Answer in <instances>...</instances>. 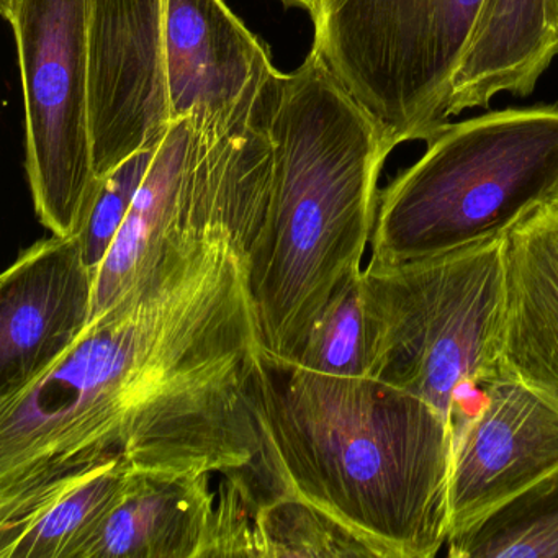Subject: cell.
Here are the masks:
<instances>
[{"label": "cell", "mask_w": 558, "mask_h": 558, "mask_svg": "<svg viewBox=\"0 0 558 558\" xmlns=\"http://www.w3.org/2000/svg\"><path fill=\"white\" fill-rule=\"evenodd\" d=\"M260 354L246 256L225 234H182L44 375L0 398V524L112 460L165 475L250 465Z\"/></svg>", "instance_id": "6da1fadb"}, {"label": "cell", "mask_w": 558, "mask_h": 558, "mask_svg": "<svg viewBox=\"0 0 558 558\" xmlns=\"http://www.w3.org/2000/svg\"><path fill=\"white\" fill-rule=\"evenodd\" d=\"M251 401L260 452L240 476L256 498L306 502L378 558H433L447 544L453 433L433 404L263 354Z\"/></svg>", "instance_id": "7a4b0ae2"}, {"label": "cell", "mask_w": 558, "mask_h": 558, "mask_svg": "<svg viewBox=\"0 0 558 558\" xmlns=\"http://www.w3.org/2000/svg\"><path fill=\"white\" fill-rule=\"evenodd\" d=\"M267 129L272 187L246 254L247 282L264 361L292 365L332 293L361 270L391 151L313 50L299 70L280 74Z\"/></svg>", "instance_id": "3957f363"}, {"label": "cell", "mask_w": 558, "mask_h": 558, "mask_svg": "<svg viewBox=\"0 0 558 558\" xmlns=\"http://www.w3.org/2000/svg\"><path fill=\"white\" fill-rule=\"evenodd\" d=\"M426 143L378 195L371 266L505 236L558 192V104L444 123Z\"/></svg>", "instance_id": "277c9868"}, {"label": "cell", "mask_w": 558, "mask_h": 558, "mask_svg": "<svg viewBox=\"0 0 558 558\" xmlns=\"http://www.w3.org/2000/svg\"><path fill=\"white\" fill-rule=\"evenodd\" d=\"M368 377L433 404L452 426L457 398L505 372V236L364 269Z\"/></svg>", "instance_id": "5b68a950"}, {"label": "cell", "mask_w": 558, "mask_h": 558, "mask_svg": "<svg viewBox=\"0 0 558 558\" xmlns=\"http://www.w3.org/2000/svg\"><path fill=\"white\" fill-rule=\"evenodd\" d=\"M485 0H322L313 51L388 148L430 138Z\"/></svg>", "instance_id": "8992f818"}, {"label": "cell", "mask_w": 558, "mask_h": 558, "mask_svg": "<svg viewBox=\"0 0 558 558\" xmlns=\"http://www.w3.org/2000/svg\"><path fill=\"white\" fill-rule=\"evenodd\" d=\"M89 8L90 0H12L2 11L17 40L32 198L58 236L76 234L97 181Z\"/></svg>", "instance_id": "52a82bcc"}, {"label": "cell", "mask_w": 558, "mask_h": 558, "mask_svg": "<svg viewBox=\"0 0 558 558\" xmlns=\"http://www.w3.org/2000/svg\"><path fill=\"white\" fill-rule=\"evenodd\" d=\"M94 171L106 175L172 125L166 76V0H90Z\"/></svg>", "instance_id": "ba28073f"}, {"label": "cell", "mask_w": 558, "mask_h": 558, "mask_svg": "<svg viewBox=\"0 0 558 558\" xmlns=\"http://www.w3.org/2000/svg\"><path fill=\"white\" fill-rule=\"evenodd\" d=\"M220 178L207 130L175 120L96 276L90 322L135 292L182 234L220 233Z\"/></svg>", "instance_id": "9c48e42d"}, {"label": "cell", "mask_w": 558, "mask_h": 558, "mask_svg": "<svg viewBox=\"0 0 558 558\" xmlns=\"http://www.w3.org/2000/svg\"><path fill=\"white\" fill-rule=\"evenodd\" d=\"M558 469V397L502 372L453 429L450 535Z\"/></svg>", "instance_id": "30bf717a"}, {"label": "cell", "mask_w": 558, "mask_h": 558, "mask_svg": "<svg viewBox=\"0 0 558 558\" xmlns=\"http://www.w3.org/2000/svg\"><path fill=\"white\" fill-rule=\"evenodd\" d=\"M96 272L76 236L37 241L0 279V398L34 384L86 331Z\"/></svg>", "instance_id": "8fae6325"}, {"label": "cell", "mask_w": 558, "mask_h": 558, "mask_svg": "<svg viewBox=\"0 0 558 558\" xmlns=\"http://www.w3.org/2000/svg\"><path fill=\"white\" fill-rule=\"evenodd\" d=\"M274 71L266 45L223 0H166L172 122L233 112Z\"/></svg>", "instance_id": "7c38bea8"}, {"label": "cell", "mask_w": 558, "mask_h": 558, "mask_svg": "<svg viewBox=\"0 0 558 558\" xmlns=\"http://www.w3.org/2000/svg\"><path fill=\"white\" fill-rule=\"evenodd\" d=\"M506 374L558 397V204L505 234Z\"/></svg>", "instance_id": "4fadbf2b"}, {"label": "cell", "mask_w": 558, "mask_h": 558, "mask_svg": "<svg viewBox=\"0 0 558 558\" xmlns=\"http://www.w3.org/2000/svg\"><path fill=\"white\" fill-rule=\"evenodd\" d=\"M210 473H130L84 558H202L217 493Z\"/></svg>", "instance_id": "5bb4252c"}, {"label": "cell", "mask_w": 558, "mask_h": 558, "mask_svg": "<svg viewBox=\"0 0 558 558\" xmlns=\"http://www.w3.org/2000/svg\"><path fill=\"white\" fill-rule=\"evenodd\" d=\"M557 53L554 0H485L453 77L449 117L488 106L499 93L529 96Z\"/></svg>", "instance_id": "9a60e30c"}, {"label": "cell", "mask_w": 558, "mask_h": 558, "mask_svg": "<svg viewBox=\"0 0 558 558\" xmlns=\"http://www.w3.org/2000/svg\"><path fill=\"white\" fill-rule=\"evenodd\" d=\"M130 473L123 460L104 463L0 524V558H84L122 499Z\"/></svg>", "instance_id": "2e32d148"}, {"label": "cell", "mask_w": 558, "mask_h": 558, "mask_svg": "<svg viewBox=\"0 0 558 558\" xmlns=\"http://www.w3.org/2000/svg\"><path fill=\"white\" fill-rule=\"evenodd\" d=\"M446 545L452 558H558V469Z\"/></svg>", "instance_id": "e0dca14e"}, {"label": "cell", "mask_w": 558, "mask_h": 558, "mask_svg": "<svg viewBox=\"0 0 558 558\" xmlns=\"http://www.w3.org/2000/svg\"><path fill=\"white\" fill-rule=\"evenodd\" d=\"M241 498L250 511L254 557L378 558L357 535L306 502L287 496Z\"/></svg>", "instance_id": "ac0fdd59"}, {"label": "cell", "mask_w": 558, "mask_h": 558, "mask_svg": "<svg viewBox=\"0 0 558 558\" xmlns=\"http://www.w3.org/2000/svg\"><path fill=\"white\" fill-rule=\"evenodd\" d=\"M368 355L371 331L361 269L332 293L292 365L341 377H368Z\"/></svg>", "instance_id": "d6986e66"}, {"label": "cell", "mask_w": 558, "mask_h": 558, "mask_svg": "<svg viewBox=\"0 0 558 558\" xmlns=\"http://www.w3.org/2000/svg\"><path fill=\"white\" fill-rule=\"evenodd\" d=\"M159 148V146H158ZM158 148L142 149L97 178L84 208L76 236L87 266L96 272L125 223L133 202L148 175Z\"/></svg>", "instance_id": "ffe728a7"}, {"label": "cell", "mask_w": 558, "mask_h": 558, "mask_svg": "<svg viewBox=\"0 0 558 558\" xmlns=\"http://www.w3.org/2000/svg\"><path fill=\"white\" fill-rule=\"evenodd\" d=\"M283 2L306 9L312 14V17L318 12L319 5H322V0H283Z\"/></svg>", "instance_id": "44dd1931"}, {"label": "cell", "mask_w": 558, "mask_h": 558, "mask_svg": "<svg viewBox=\"0 0 558 558\" xmlns=\"http://www.w3.org/2000/svg\"><path fill=\"white\" fill-rule=\"evenodd\" d=\"M11 2L12 0H0V12L4 11V9H8Z\"/></svg>", "instance_id": "7402d4cb"}, {"label": "cell", "mask_w": 558, "mask_h": 558, "mask_svg": "<svg viewBox=\"0 0 558 558\" xmlns=\"http://www.w3.org/2000/svg\"><path fill=\"white\" fill-rule=\"evenodd\" d=\"M551 202H555V204H558V192L555 194V197L551 198Z\"/></svg>", "instance_id": "603a6c76"}, {"label": "cell", "mask_w": 558, "mask_h": 558, "mask_svg": "<svg viewBox=\"0 0 558 558\" xmlns=\"http://www.w3.org/2000/svg\"><path fill=\"white\" fill-rule=\"evenodd\" d=\"M555 11H557L558 14V0H554Z\"/></svg>", "instance_id": "cb8c5ba5"}]
</instances>
